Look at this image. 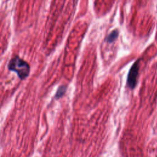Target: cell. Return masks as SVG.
Segmentation results:
<instances>
[{
	"label": "cell",
	"mask_w": 157,
	"mask_h": 157,
	"mask_svg": "<svg viewBox=\"0 0 157 157\" xmlns=\"http://www.w3.org/2000/svg\"><path fill=\"white\" fill-rule=\"evenodd\" d=\"M118 32L117 30H115L113 31H112L107 37V40L109 42H112L118 36Z\"/></svg>",
	"instance_id": "277c9868"
},
{
	"label": "cell",
	"mask_w": 157,
	"mask_h": 157,
	"mask_svg": "<svg viewBox=\"0 0 157 157\" xmlns=\"http://www.w3.org/2000/svg\"><path fill=\"white\" fill-rule=\"evenodd\" d=\"M8 67L10 71L15 72L21 80L26 78L29 74V65L18 56H15L11 59Z\"/></svg>",
	"instance_id": "6da1fadb"
},
{
	"label": "cell",
	"mask_w": 157,
	"mask_h": 157,
	"mask_svg": "<svg viewBox=\"0 0 157 157\" xmlns=\"http://www.w3.org/2000/svg\"><path fill=\"white\" fill-rule=\"evenodd\" d=\"M139 60H137L131 67L128 75L127 84L129 88L131 89L134 88L136 85L139 73Z\"/></svg>",
	"instance_id": "7a4b0ae2"
},
{
	"label": "cell",
	"mask_w": 157,
	"mask_h": 157,
	"mask_svg": "<svg viewBox=\"0 0 157 157\" xmlns=\"http://www.w3.org/2000/svg\"><path fill=\"white\" fill-rule=\"evenodd\" d=\"M66 90V86H61L59 87V88L57 90V92L56 93V98L58 99L61 98L65 93Z\"/></svg>",
	"instance_id": "3957f363"
}]
</instances>
